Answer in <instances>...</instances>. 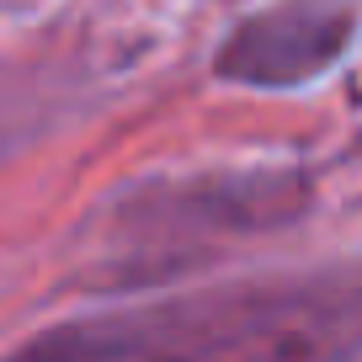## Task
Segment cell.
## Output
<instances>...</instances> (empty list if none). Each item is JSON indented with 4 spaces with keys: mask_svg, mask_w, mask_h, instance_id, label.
Returning <instances> with one entry per match:
<instances>
[{
    "mask_svg": "<svg viewBox=\"0 0 362 362\" xmlns=\"http://www.w3.org/2000/svg\"><path fill=\"white\" fill-rule=\"evenodd\" d=\"M0 362H362V261L75 315Z\"/></svg>",
    "mask_w": 362,
    "mask_h": 362,
    "instance_id": "6da1fadb",
    "label": "cell"
},
{
    "mask_svg": "<svg viewBox=\"0 0 362 362\" xmlns=\"http://www.w3.org/2000/svg\"><path fill=\"white\" fill-rule=\"evenodd\" d=\"M304 170L250 165V170H192V176H149L128 187L107 214L112 277L128 288L165 283L203 267L224 245L261 240L309 214Z\"/></svg>",
    "mask_w": 362,
    "mask_h": 362,
    "instance_id": "7a4b0ae2",
    "label": "cell"
},
{
    "mask_svg": "<svg viewBox=\"0 0 362 362\" xmlns=\"http://www.w3.org/2000/svg\"><path fill=\"white\" fill-rule=\"evenodd\" d=\"M357 11L346 0H277L245 16L214 54V80L245 90H298L346 59Z\"/></svg>",
    "mask_w": 362,
    "mask_h": 362,
    "instance_id": "3957f363",
    "label": "cell"
}]
</instances>
